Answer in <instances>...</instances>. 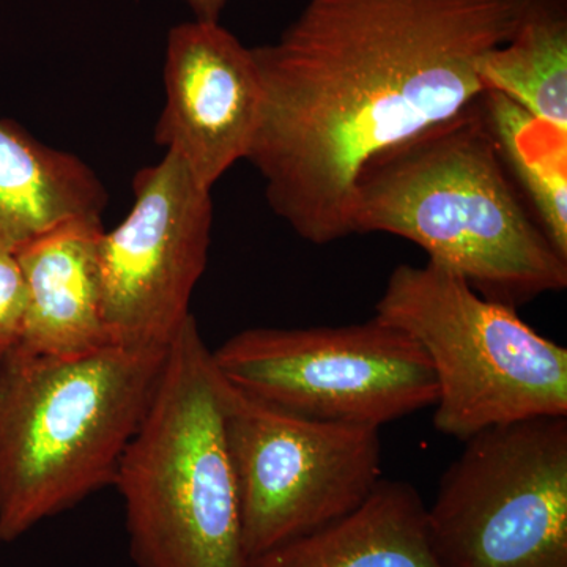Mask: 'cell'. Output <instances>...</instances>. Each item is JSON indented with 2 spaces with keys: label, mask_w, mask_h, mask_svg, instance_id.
<instances>
[{
  "label": "cell",
  "mask_w": 567,
  "mask_h": 567,
  "mask_svg": "<svg viewBox=\"0 0 567 567\" xmlns=\"http://www.w3.org/2000/svg\"><path fill=\"white\" fill-rule=\"evenodd\" d=\"M525 0H309L252 48L264 103L248 162L271 210L312 245L353 235L365 166L484 93L477 66Z\"/></svg>",
  "instance_id": "6da1fadb"
},
{
  "label": "cell",
  "mask_w": 567,
  "mask_h": 567,
  "mask_svg": "<svg viewBox=\"0 0 567 567\" xmlns=\"http://www.w3.org/2000/svg\"><path fill=\"white\" fill-rule=\"evenodd\" d=\"M481 96L375 156L354 186L350 219L353 234L405 238L477 293L517 309L563 292L567 259L522 199Z\"/></svg>",
  "instance_id": "7a4b0ae2"
},
{
  "label": "cell",
  "mask_w": 567,
  "mask_h": 567,
  "mask_svg": "<svg viewBox=\"0 0 567 567\" xmlns=\"http://www.w3.org/2000/svg\"><path fill=\"white\" fill-rule=\"evenodd\" d=\"M167 349L48 357L18 347L0 361V544L112 486Z\"/></svg>",
  "instance_id": "3957f363"
},
{
  "label": "cell",
  "mask_w": 567,
  "mask_h": 567,
  "mask_svg": "<svg viewBox=\"0 0 567 567\" xmlns=\"http://www.w3.org/2000/svg\"><path fill=\"white\" fill-rule=\"evenodd\" d=\"M226 380L189 317L112 486L140 567H249L224 425Z\"/></svg>",
  "instance_id": "277c9868"
},
{
  "label": "cell",
  "mask_w": 567,
  "mask_h": 567,
  "mask_svg": "<svg viewBox=\"0 0 567 567\" xmlns=\"http://www.w3.org/2000/svg\"><path fill=\"white\" fill-rule=\"evenodd\" d=\"M375 317L423 349L436 382L434 427L461 440L495 425L567 416V349L517 309L431 262L399 265Z\"/></svg>",
  "instance_id": "5b68a950"
},
{
  "label": "cell",
  "mask_w": 567,
  "mask_h": 567,
  "mask_svg": "<svg viewBox=\"0 0 567 567\" xmlns=\"http://www.w3.org/2000/svg\"><path fill=\"white\" fill-rule=\"evenodd\" d=\"M425 518L443 567H567V416L470 436Z\"/></svg>",
  "instance_id": "8992f818"
},
{
  "label": "cell",
  "mask_w": 567,
  "mask_h": 567,
  "mask_svg": "<svg viewBox=\"0 0 567 567\" xmlns=\"http://www.w3.org/2000/svg\"><path fill=\"white\" fill-rule=\"evenodd\" d=\"M212 357L237 390L327 423L380 429L436 401L423 349L375 316L341 327L249 328Z\"/></svg>",
  "instance_id": "52a82bcc"
},
{
  "label": "cell",
  "mask_w": 567,
  "mask_h": 567,
  "mask_svg": "<svg viewBox=\"0 0 567 567\" xmlns=\"http://www.w3.org/2000/svg\"><path fill=\"white\" fill-rule=\"evenodd\" d=\"M224 425L249 563L349 516L383 481L380 429L295 415L227 380Z\"/></svg>",
  "instance_id": "ba28073f"
},
{
  "label": "cell",
  "mask_w": 567,
  "mask_h": 567,
  "mask_svg": "<svg viewBox=\"0 0 567 567\" xmlns=\"http://www.w3.org/2000/svg\"><path fill=\"white\" fill-rule=\"evenodd\" d=\"M134 204L99 245L100 292L111 344L166 349L192 317L210 249V189L166 152L134 177Z\"/></svg>",
  "instance_id": "9c48e42d"
},
{
  "label": "cell",
  "mask_w": 567,
  "mask_h": 567,
  "mask_svg": "<svg viewBox=\"0 0 567 567\" xmlns=\"http://www.w3.org/2000/svg\"><path fill=\"white\" fill-rule=\"evenodd\" d=\"M164 92L156 144L181 156L194 181L212 192L248 158L259 126L264 89L252 48L219 22L175 25L167 35Z\"/></svg>",
  "instance_id": "30bf717a"
},
{
  "label": "cell",
  "mask_w": 567,
  "mask_h": 567,
  "mask_svg": "<svg viewBox=\"0 0 567 567\" xmlns=\"http://www.w3.org/2000/svg\"><path fill=\"white\" fill-rule=\"evenodd\" d=\"M102 219L63 223L14 256L28 289L20 349L73 357L110 346L100 292Z\"/></svg>",
  "instance_id": "8fae6325"
},
{
  "label": "cell",
  "mask_w": 567,
  "mask_h": 567,
  "mask_svg": "<svg viewBox=\"0 0 567 567\" xmlns=\"http://www.w3.org/2000/svg\"><path fill=\"white\" fill-rule=\"evenodd\" d=\"M106 205L87 164L0 118V252L17 254L73 219H102Z\"/></svg>",
  "instance_id": "7c38bea8"
},
{
  "label": "cell",
  "mask_w": 567,
  "mask_h": 567,
  "mask_svg": "<svg viewBox=\"0 0 567 567\" xmlns=\"http://www.w3.org/2000/svg\"><path fill=\"white\" fill-rule=\"evenodd\" d=\"M249 567H443L429 539L425 505L405 481L383 480L350 513L252 559Z\"/></svg>",
  "instance_id": "4fadbf2b"
},
{
  "label": "cell",
  "mask_w": 567,
  "mask_h": 567,
  "mask_svg": "<svg viewBox=\"0 0 567 567\" xmlns=\"http://www.w3.org/2000/svg\"><path fill=\"white\" fill-rule=\"evenodd\" d=\"M495 92L567 133V0H525L516 32L477 66Z\"/></svg>",
  "instance_id": "5bb4252c"
},
{
  "label": "cell",
  "mask_w": 567,
  "mask_h": 567,
  "mask_svg": "<svg viewBox=\"0 0 567 567\" xmlns=\"http://www.w3.org/2000/svg\"><path fill=\"white\" fill-rule=\"evenodd\" d=\"M484 107L514 181L536 218L567 259V133L533 117L506 96L484 92Z\"/></svg>",
  "instance_id": "9a60e30c"
},
{
  "label": "cell",
  "mask_w": 567,
  "mask_h": 567,
  "mask_svg": "<svg viewBox=\"0 0 567 567\" xmlns=\"http://www.w3.org/2000/svg\"><path fill=\"white\" fill-rule=\"evenodd\" d=\"M28 289L17 256L0 252V361L21 346Z\"/></svg>",
  "instance_id": "2e32d148"
},
{
  "label": "cell",
  "mask_w": 567,
  "mask_h": 567,
  "mask_svg": "<svg viewBox=\"0 0 567 567\" xmlns=\"http://www.w3.org/2000/svg\"><path fill=\"white\" fill-rule=\"evenodd\" d=\"M182 2L192 9L196 20L219 22L229 0H182Z\"/></svg>",
  "instance_id": "e0dca14e"
}]
</instances>
